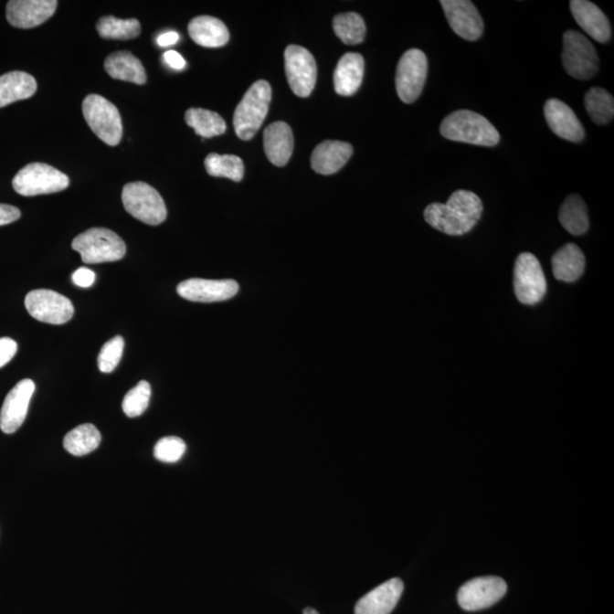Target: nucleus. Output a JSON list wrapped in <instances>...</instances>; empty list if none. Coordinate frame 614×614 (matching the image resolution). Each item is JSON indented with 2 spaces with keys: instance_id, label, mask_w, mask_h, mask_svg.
<instances>
[{
  "instance_id": "f257e3e1",
  "label": "nucleus",
  "mask_w": 614,
  "mask_h": 614,
  "mask_svg": "<svg viewBox=\"0 0 614 614\" xmlns=\"http://www.w3.org/2000/svg\"><path fill=\"white\" fill-rule=\"evenodd\" d=\"M482 199L468 190H458L448 203H432L425 209L428 225L449 236H462L476 227L482 216Z\"/></svg>"
},
{
  "instance_id": "f03ea898",
  "label": "nucleus",
  "mask_w": 614,
  "mask_h": 614,
  "mask_svg": "<svg viewBox=\"0 0 614 614\" xmlns=\"http://www.w3.org/2000/svg\"><path fill=\"white\" fill-rule=\"evenodd\" d=\"M440 133L449 141L492 147L500 143V133L490 121L476 111L460 110L446 116Z\"/></svg>"
},
{
  "instance_id": "7ed1b4c3",
  "label": "nucleus",
  "mask_w": 614,
  "mask_h": 614,
  "mask_svg": "<svg viewBox=\"0 0 614 614\" xmlns=\"http://www.w3.org/2000/svg\"><path fill=\"white\" fill-rule=\"evenodd\" d=\"M271 99V86L268 81H256L249 87L235 111L234 127L237 136L243 141H249L255 136L267 118Z\"/></svg>"
},
{
  "instance_id": "20e7f679",
  "label": "nucleus",
  "mask_w": 614,
  "mask_h": 614,
  "mask_svg": "<svg viewBox=\"0 0 614 614\" xmlns=\"http://www.w3.org/2000/svg\"><path fill=\"white\" fill-rule=\"evenodd\" d=\"M72 249L80 253L86 264L116 262L127 252L122 238L105 228H92L82 232L74 238Z\"/></svg>"
},
{
  "instance_id": "39448f33",
  "label": "nucleus",
  "mask_w": 614,
  "mask_h": 614,
  "mask_svg": "<svg viewBox=\"0 0 614 614\" xmlns=\"http://www.w3.org/2000/svg\"><path fill=\"white\" fill-rule=\"evenodd\" d=\"M83 116L92 132L109 146L119 145L123 125L120 111L114 104L100 95L87 96L82 102Z\"/></svg>"
},
{
  "instance_id": "423d86ee",
  "label": "nucleus",
  "mask_w": 614,
  "mask_h": 614,
  "mask_svg": "<svg viewBox=\"0 0 614 614\" xmlns=\"http://www.w3.org/2000/svg\"><path fill=\"white\" fill-rule=\"evenodd\" d=\"M13 188L22 196L32 197L62 192L69 185V176L45 163H31L17 172Z\"/></svg>"
},
{
  "instance_id": "0eeeda50",
  "label": "nucleus",
  "mask_w": 614,
  "mask_h": 614,
  "mask_svg": "<svg viewBox=\"0 0 614 614\" xmlns=\"http://www.w3.org/2000/svg\"><path fill=\"white\" fill-rule=\"evenodd\" d=\"M122 203L130 216L150 226H158L165 221L167 209L164 199L152 185L142 181L125 185Z\"/></svg>"
},
{
  "instance_id": "6e6552de",
  "label": "nucleus",
  "mask_w": 614,
  "mask_h": 614,
  "mask_svg": "<svg viewBox=\"0 0 614 614\" xmlns=\"http://www.w3.org/2000/svg\"><path fill=\"white\" fill-rule=\"evenodd\" d=\"M562 63L566 73L578 80H589L599 67L594 45L583 34L574 30L563 35Z\"/></svg>"
},
{
  "instance_id": "1a4fd4ad",
  "label": "nucleus",
  "mask_w": 614,
  "mask_h": 614,
  "mask_svg": "<svg viewBox=\"0 0 614 614\" xmlns=\"http://www.w3.org/2000/svg\"><path fill=\"white\" fill-rule=\"evenodd\" d=\"M513 286L516 299L525 305H536L547 291L545 274L536 256L523 253L514 265Z\"/></svg>"
},
{
  "instance_id": "9d476101",
  "label": "nucleus",
  "mask_w": 614,
  "mask_h": 614,
  "mask_svg": "<svg viewBox=\"0 0 614 614\" xmlns=\"http://www.w3.org/2000/svg\"><path fill=\"white\" fill-rule=\"evenodd\" d=\"M428 73L427 56L420 49H409L399 59L397 71V90L407 104L416 101L425 87Z\"/></svg>"
},
{
  "instance_id": "9b49d317",
  "label": "nucleus",
  "mask_w": 614,
  "mask_h": 614,
  "mask_svg": "<svg viewBox=\"0 0 614 614\" xmlns=\"http://www.w3.org/2000/svg\"><path fill=\"white\" fill-rule=\"evenodd\" d=\"M26 307L32 318L49 324H64L72 319V302L49 290H36L26 297Z\"/></svg>"
},
{
  "instance_id": "f8f14e48",
  "label": "nucleus",
  "mask_w": 614,
  "mask_h": 614,
  "mask_svg": "<svg viewBox=\"0 0 614 614\" xmlns=\"http://www.w3.org/2000/svg\"><path fill=\"white\" fill-rule=\"evenodd\" d=\"M287 80L291 90L299 97H309L313 91L318 76L313 55L301 46H288L285 51Z\"/></svg>"
},
{
  "instance_id": "ddd939ff",
  "label": "nucleus",
  "mask_w": 614,
  "mask_h": 614,
  "mask_svg": "<svg viewBox=\"0 0 614 614\" xmlns=\"http://www.w3.org/2000/svg\"><path fill=\"white\" fill-rule=\"evenodd\" d=\"M508 585L500 577H481L460 588L458 601L465 611H479L494 606L504 597Z\"/></svg>"
},
{
  "instance_id": "4468645a",
  "label": "nucleus",
  "mask_w": 614,
  "mask_h": 614,
  "mask_svg": "<svg viewBox=\"0 0 614 614\" xmlns=\"http://www.w3.org/2000/svg\"><path fill=\"white\" fill-rule=\"evenodd\" d=\"M183 299L198 303H216L232 299L239 291V285L235 281H208V279L193 278L180 283L176 288Z\"/></svg>"
},
{
  "instance_id": "2eb2a0df",
  "label": "nucleus",
  "mask_w": 614,
  "mask_h": 614,
  "mask_svg": "<svg viewBox=\"0 0 614 614\" xmlns=\"http://www.w3.org/2000/svg\"><path fill=\"white\" fill-rule=\"evenodd\" d=\"M452 30L468 41H476L482 36L483 21L478 9L469 0H441Z\"/></svg>"
},
{
  "instance_id": "dca6fc26",
  "label": "nucleus",
  "mask_w": 614,
  "mask_h": 614,
  "mask_svg": "<svg viewBox=\"0 0 614 614\" xmlns=\"http://www.w3.org/2000/svg\"><path fill=\"white\" fill-rule=\"evenodd\" d=\"M36 385L31 379L21 380L14 386L5 398L0 411V429L5 434H14L26 421Z\"/></svg>"
},
{
  "instance_id": "f3484780",
  "label": "nucleus",
  "mask_w": 614,
  "mask_h": 614,
  "mask_svg": "<svg viewBox=\"0 0 614 614\" xmlns=\"http://www.w3.org/2000/svg\"><path fill=\"white\" fill-rule=\"evenodd\" d=\"M58 5L56 0H12L6 7L7 20L13 26L31 29L49 20Z\"/></svg>"
},
{
  "instance_id": "a211bd4d",
  "label": "nucleus",
  "mask_w": 614,
  "mask_h": 614,
  "mask_svg": "<svg viewBox=\"0 0 614 614\" xmlns=\"http://www.w3.org/2000/svg\"><path fill=\"white\" fill-rule=\"evenodd\" d=\"M546 122L553 132L566 141L579 143L585 137V129L575 111L565 102L552 99L544 107Z\"/></svg>"
},
{
  "instance_id": "6ab92c4d",
  "label": "nucleus",
  "mask_w": 614,
  "mask_h": 614,
  "mask_svg": "<svg viewBox=\"0 0 614 614\" xmlns=\"http://www.w3.org/2000/svg\"><path fill=\"white\" fill-rule=\"evenodd\" d=\"M403 590L404 584L401 579L386 581L357 602L355 614H390L397 608Z\"/></svg>"
},
{
  "instance_id": "aec40b11",
  "label": "nucleus",
  "mask_w": 614,
  "mask_h": 614,
  "mask_svg": "<svg viewBox=\"0 0 614 614\" xmlns=\"http://www.w3.org/2000/svg\"><path fill=\"white\" fill-rule=\"evenodd\" d=\"M570 9L572 16L581 29L594 40L602 44L610 40L612 35L610 22L597 5L588 0H572Z\"/></svg>"
},
{
  "instance_id": "412c9836",
  "label": "nucleus",
  "mask_w": 614,
  "mask_h": 614,
  "mask_svg": "<svg viewBox=\"0 0 614 614\" xmlns=\"http://www.w3.org/2000/svg\"><path fill=\"white\" fill-rule=\"evenodd\" d=\"M353 154L350 143L338 141H325L315 147L311 157L312 169L316 174L330 175L336 174L346 164Z\"/></svg>"
},
{
  "instance_id": "4be33fe9",
  "label": "nucleus",
  "mask_w": 614,
  "mask_h": 614,
  "mask_svg": "<svg viewBox=\"0 0 614 614\" xmlns=\"http://www.w3.org/2000/svg\"><path fill=\"white\" fill-rule=\"evenodd\" d=\"M264 150L269 161L276 166H285L294 150L291 128L285 122H274L264 130Z\"/></svg>"
},
{
  "instance_id": "5701e85b",
  "label": "nucleus",
  "mask_w": 614,
  "mask_h": 614,
  "mask_svg": "<svg viewBox=\"0 0 614 614\" xmlns=\"http://www.w3.org/2000/svg\"><path fill=\"white\" fill-rule=\"evenodd\" d=\"M365 58L357 53L343 56L333 73L334 90L341 96H353L362 85Z\"/></svg>"
},
{
  "instance_id": "b1692460",
  "label": "nucleus",
  "mask_w": 614,
  "mask_h": 614,
  "mask_svg": "<svg viewBox=\"0 0 614 614\" xmlns=\"http://www.w3.org/2000/svg\"><path fill=\"white\" fill-rule=\"evenodd\" d=\"M190 38L206 48H218L228 44L230 35L225 23L213 16H197L188 26Z\"/></svg>"
},
{
  "instance_id": "393cba45",
  "label": "nucleus",
  "mask_w": 614,
  "mask_h": 614,
  "mask_svg": "<svg viewBox=\"0 0 614 614\" xmlns=\"http://www.w3.org/2000/svg\"><path fill=\"white\" fill-rule=\"evenodd\" d=\"M105 71L116 80H122L145 85L147 80L146 71L143 65L136 56L130 51H116L106 58L104 63Z\"/></svg>"
},
{
  "instance_id": "a878e982",
  "label": "nucleus",
  "mask_w": 614,
  "mask_h": 614,
  "mask_svg": "<svg viewBox=\"0 0 614 614\" xmlns=\"http://www.w3.org/2000/svg\"><path fill=\"white\" fill-rule=\"evenodd\" d=\"M585 264V256L578 246L566 244L553 255V274L557 281L575 282L583 276Z\"/></svg>"
},
{
  "instance_id": "bb28decb",
  "label": "nucleus",
  "mask_w": 614,
  "mask_h": 614,
  "mask_svg": "<svg viewBox=\"0 0 614 614\" xmlns=\"http://www.w3.org/2000/svg\"><path fill=\"white\" fill-rule=\"evenodd\" d=\"M37 91V81L29 73L13 71L0 76V109L27 100Z\"/></svg>"
},
{
  "instance_id": "cd10ccee",
  "label": "nucleus",
  "mask_w": 614,
  "mask_h": 614,
  "mask_svg": "<svg viewBox=\"0 0 614 614\" xmlns=\"http://www.w3.org/2000/svg\"><path fill=\"white\" fill-rule=\"evenodd\" d=\"M559 218L562 227L571 235H584L588 230V206L578 195H571L563 202Z\"/></svg>"
},
{
  "instance_id": "c85d7f7f",
  "label": "nucleus",
  "mask_w": 614,
  "mask_h": 614,
  "mask_svg": "<svg viewBox=\"0 0 614 614\" xmlns=\"http://www.w3.org/2000/svg\"><path fill=\"white\" fill-rule=\"evenodd\" d=\"M101 441V435L99 429L90 423L74 428L64 437V449L74 457H85L87 454L94 452Z\"/></svg>"
},
{
  "instance_id": "c756f323",
  "label": "nucleus",
  "mask_w": 614,
  "mask_h": 614,
  "mask_svg": "<svg viewBox=\"0 0 614 614\" xmlns=\"http://www.w3.org/2000/svg\"><path fill=\"white\" fill-rule=\"evenodd\" d=\"M185 122L203 138H213L226 132L225 120L216 111L204 109H189L185 111Z\"/></svg>"
},
{
  "instance_id": "7c9ffc66",
  "label": "nucleus",
  "mask_w": 614,
  "mask_h": 614,
  "mask_svg": "<svg viewBox=\"0 0 614 614\" xmlns=\"http://www.w3.org/2000/svg\"><path fill=\"white\" fill-rule=\"evenodd\" d=\"M96 27L101 38L111 40L134 39L142 32L141 23L136 18L121 20L111 16L101 17Z\"/></svg>"
},
{
  "instance_id": "2f4dec72",
  "label": "nucleus",
  "mask_w": 614,
  "mask_h": 614,
  "mask_svg": "<svg viewBox=\"0 0 614 614\" xmlns=\"http://www.w3.org/2000/svg\"><path fill=\"white\" fill-rule=\"evenodd\" d=\"M205 169L209 175L222 176L235 183L243 180L245 174L244 163L236 155H218L213 153L205 158Z\"/></svg>"
},
{
  "instance_id": "473e14b6",
  "label": "nucleus",
  "mask_w": 614,
  "mask_h": 614,
  "mask_svg": "<svg viewBox=\"0 0 614 614\" xmlns=\"http://www.w3.org/2000/svg\"><path fill=\"white\" fill-rule=\"evenodd\" d=\"M585 107L595 123L604 125L613 119L614 100L610 92L594 87L585 95Z\"/></svg>"
},
{
  "instance_id": "72a5a7b5",
  "label": "nucleus",
  "mask_w": 614,
  "mask_h": 614,
  "mask_svg": "<svg viewBox=\"0 0 614 614\" xmlns=\"http://www.w3.org/2000/svg\"><path fill=\"white\" fill-rule=\"evenodd\" d=\"M333 26L344 44L358 45L365 38V23L357 13L339 14L333 18Z\"/></svg>"
},
{
  "instance_id": "f704fd0d",
  "label": "nucleus",
  "mask_w": 614,
  "mask_h": 614,
  "mask_svg": "<svg viewBox=\"0 0 614 614\" xmlns=\"http://www.w3.org/2000/svg\"><path fill=\"white\" fill-rule=\"evenodd\" d=\"M152 397V388L150 383L143 380L136 387L129 390L122 402L123 412L129 418H137L142 416L150 406Z\"/></svg>"
},
{
  "instance_id": "c9c22d12",
  "label": "nucleus",
  "mask_w": 614,
  "mask_h": 614,
  "mask_svg": "<svg viewBox=\"0 0 614 614\" xmlns=\"http://www.w3.org/2000/svg\"><path fill=\"white\" fill-rule=\"evenodd\" d=\"M185 449L187 446L179 437H164L157 441L154 449V457L161 462L175 463L184 457Z\"/></svg>"
},
{
  "instance_id": "e433bc0d",
  "label": "nucleus",
  "mask_w": 614,
  "mask_h": 614,
  "mask_svg": "<svg viewBox=\"0 0 614 614\" xmlns=\"http://www.w3.org/2000/svg\"><path fill=\"white\" fill-rule=\"evenodd\" d=\"M124 350V339L121 336L105 343L99 355V367L102 374H111L119 365Z\"/></svg>"
},
{
  "instance_id": "4c0bfd02",
  "label": "nucleus",
  "mask_w": 614,
  "mask_h": 614,
  "mask_svg": "<svg viewBox=\"0 0 614 614\" xmlns=\"http://www.w3.org/2000/svg\"><path fill=\"white\" fill-rule=\"evenodd\" d=\"M17 344L12 338H0V367L7 365L16 356Z\"/></svg>"
},
{
  "instance_id": "58836bf2",
  "label": "nucleus",
  "mask_w": 614,
  "mask_h": 614,
  "mask_svg": "<svg viewBox=\"0 0 614 614\" xmlns=\"http://www.w3.org/2000/svg\"><path fill=\"white\" fill-rule=\"evenodd\" d=\"M96 281V274L92 270L88 268L78 269L72 274V281L74 285L81 288H90L94 285Z\"/></svg>"
},
{
  "instance_id": "ea45409f",
  "label": "nucleus",
  "mask_w": 614,
  "mask_h": 614,
  "mask_svg": "<svg viewBox=\"0 0 614 614\" xmlns=\"http://www.w3.org/2000/svg\"><path fill=\"white\" fill-rule=\"evenodd\" d=\"M21 217V211L16 206L0 204V227L9 225Z\"/></svg>"
},
{
  "instance_id": "a19ab883",
  "label": "nucleus",
  "mask_w": 614,
  "mask_h": 614,
  "mask_svg": "<svg viewBox=\"0 0 614 614\" xmlns=\"http://www.w3.org/2000/svg\"><path fill=\"white\" fill-rule=\"evenodd\" d=\"M163 59H164V62L169 65L170 68L178 69V71L184 69L185 65H187L183 56L175 50L165 51L164 55H163Z\"/></svg>"
},
{
  "instance_id": "79ce46f5",
  "label": "nucleus",
  "mask_w": 614,
  "mask_h": 614,
  "mask_svg": "<svg viewBox=\"0 0 614 614\" xmlns=\"http://www.w3.org/2000/svg\"><path fill=\"white\" fill-rule=\"evenodd\" d=\"M179 39L180 36L178 32L167 31L165 34H162L160 37H158L157 44L158 46H161V48H170V46H174L178 43Z\"/></svg>"
},
{
  "instance_id": "37998d69",
  "label": "nucleus",
  "mask_w": 614,
  "mask_h": 614,
  "mask_svg": "<svg viewBox=\"0 0 614 614\" xmlns=\"http://www.w3.org/2000/svg\"><path fill=\"white\" fill-rule=\"evenodd\" d=\"M303 613L304 614H320L318 611L314 610V609H312V608H306Z\"/></svg>"
}]
</instances>
